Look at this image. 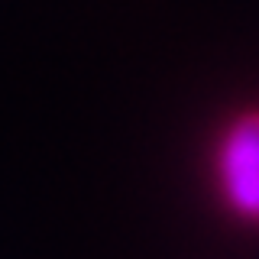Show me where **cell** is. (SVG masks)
I'll return each instance as SVG.
<instances>
[{
	"mask_svg": "<svg viewBox=\"0 0 259 259\" xmlns=\"http://www.w3.org/2000/svg\"><path fill=\"white\" fill-rule=\"evenodd\" d=\"M217 188L224 204L246 224H259V107L246 110L217 143Z\"/></svg>",
	"mask_w": 259,
	"mask_h": 259,
	"instance_id": "cell-1",
	"label": "cell"
}]
</instances>
